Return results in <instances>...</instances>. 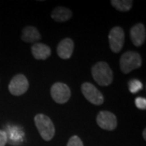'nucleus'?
Masks as SVG:
<instances>
[{
    "label": "nucleus",
    "mask_w": 146,
    "mask_h": 146,
    "mask_svg": "<svg viewBox=\"0 0 146 146\" xmlns=\"http://www.w3.org/2000/svg\"><path fill=\"white\" fill-rule=\"evenodd\" d=\"M92 76L94 80L101 86H108L113 81V72L106 62H98L92 68Z\"/></svg>",
    "instance_id": "1"
},
{
    "label": "nucleus",
    "mask_w": 146,
    "mask_h": 146,
    "mask_svg": "<svg viewBox=\"0 0 146 146\" xmlns=\"http://www.w3.org/2000/svg\"><path fill=\"white\" fill-rule=\"evenodd\" d=\"M34 123L36 129L44 141L52 140L55 134V127L50 117L44 114H37L34 117Z\"/></svg>",
    "instance_id": "2"
},
{
    "label": "nucleus",
    "mask_w": 146,
    "mask_h": 146,
    "mask_svg": "<svg viewBox=\"0 0 146 146\" xmlns=\"http://www.w3.org/2000/svg\"><path fill=\"white\" fill-rule=\"evenodd\" d=\"M142 64L140 54L135 51H127L122 54L120 58L119 65L121 72L124 74L130 73L131 71L139 68Z\"/></svg>",
    "instance_id": "3"
},
{
    "label": "nucleus",
    "mask_w": 146,
    "mask_h": 146,
    "mask_svg": "<svg viewBox=\"0 0 146 146\" xmlns=\"http://www.w3.org/2000/svg\"><path fill=\"white\" fill-rule=\"evenodd\" d=\"M50 95L56 103L64 104L71 98V89L66 84L56 82L50 88Z\"/></svg>",
    "instance_id": "4"
},
{
    "label": "nucleus",
    "mask_w": 146,
    "mask_h": 146,
    "mask_svg": "<svg viewBox=\"0 0 146 146\" xmlns=\"http://www.w3.org/2000/svg\"><path fill=\"white\" fill-rule=\"evenodd\" d=\"M29 87V80L23 74H17L11 80L8 89L14 96H21L28 91Z\"/></svg>",
    "instance_id": "5"
},
{
    "label": "nucleus",
    "mask_w": 146,
    "mask_h": 146,
    "mask_svg": "<svg viewBox=\"0 0 146 146\" xmlns=\"http://www.w3.org/2000/svg\"><path fill=\"white\" fill-rule=\"evenodd\" d=\"M81 92L84 97L89 101L90 103L100 106L104 102V96L93 84L85 82L81 85Z\"/></svg>",
    "instance_id": "6"
},
{
    "label": "nucleus",
    "mask_w": 146,
    "mask_h": 146,
    "mask_svg": "<svg viewBox=\"0 0 146 146\" xmlns=\"http://www.w3.org/2000/svg\"><path fill=\"white\" fill-rule=\"evenodd\" d=\"M109 44L110 50L114 53H119L124 45V32L121 27H114L109 33Z\"/></svg>",
    "instance_id": "7"
},
{
    "label": "nucleus",
    "mask_w": 146,
    "mask_h": 146,
    "mask_svg": "<svg viewBox=\"0 0 146 146\" xmlns=\"http://www.w3.org/2000/svg\"><path fill=\"white\" fill-rule=\"evenodd\" d=\"M97 123L102 129L106 131H113L118 125L117 118L112 112L103 110L99 112L97 116Z\"/></svg>",
    "instance_id": "8"
},
{
    "label": "nucleus",
    "mask_w": 146,
    "mask_h": 146,
    "mask_svg": "<svg viewBox=\"0 0 146 146\" xmlns=\"http://www.w3.org/2000/svg\"><path fill=\"white\" fill-rule=\"evenodd\" d=\"M6 132L7 143L13 145H19L24 141L25 133L21 127L17 126H8L6 127V130H3Z\"/></svg>",
    "instance_id": "9"
},
{
    "label": "nucleus",
    "mask_w": 146,
    "mask_h": 146,
    "mask_svg": "<svg viewBox=\"0 0 146 146\" xmlns=\"http://www.w3.org/2000/svg\"><path fill=\"white\" fill-rule=\"evenodd\" d=\"M130 37L131 42L136 47L142 46L146 38L145 27L143 24L138 23L130 29Z\"/></svg>",
    "instance_id": "10"
},
{
    "label": "nucleus",
    "mask_w": 146,
    "mask_h": 146,
    "mask_svg": "<svg viewBox=\"0 0 146 146\" xmlns=\"http://www.w3.org/2000/svg\"><path fill=\"white\" fill-rule=\"evenodd\" d=\"M74 50V42L71 38H64L58 43L57 54L58 57L63 59L70 58Z\"/></svg>",
    "instance_id": "11"
},
{
    "label": "nucleus",
    "mask_w": 146,
    "mask_h": 146,
    "mask_svg": "<svg viewBox=\"0 0 146 146\" xmlns=\"http://www.w3.org/2000/svg\"><path fill=\"white\" fill-rule=\"evenodd\" d=\"M31 51L33 57L37 60H46L51 54V50L50 46L39 42L33 45Z\"/></svg>",
    "instance_id": "12"
},
{
    "label": "nucleus",
    "mask_w": 146,
    "mask_h": 146,
    "mask_svg": "<svg viewBox=\"0 0 146 146\" xmlns=\"http://www.w3.org/2000/svg\"><path fill=\"white\" fill-rule=\"evenodd\" d=\"M42 38L41 34L37 30L36 27L34 26H26L23 29L21 39L22 41L28 43L38 42Z\"/></svg>",
    "instance_id": "13"
},
{
    "label": "nucleus",
    "mask_w": 146,
    "mask_h": 146,
    "mask_svg": "<svg viewBox=\"0 0 146 146\" xmlns=\"http://www.w3.org/2000/svg\"><path fill=\"white\" fill-rule=\"evenodd\" d=\"M72 16V12L70 9L63 7H58L51 12V18L57 22H65L69 21Z\"/></svg>",
    "instance_id": "14"
},
{
    "label": "nucleus",
    "mask_w": 146,
    "mask_h": 146,
    "mask_svg": "<svg viewBox=\"0 0 146 146\" xmlns=\"http://www.w3.org/2000/svg\"><path fill=\"white\" fill-rule=\"evenodd\" d=\"M112 6L119 11H128L133 5V1L131 0H112Z\"/></svg>",
    "instance_id": "15"
},
{
    "label": "nucleus",
    "mask_w": 146,
    "mask_h": 146,
    "mask_svg": "<svg viewBox=\"0 0 146 146\" xmlns=\"http://www.w3.org/2000/svg\"><path fill=\"white\" fill-rule=\"evenodd\" d=\"M128 88L131 94H136L143 89V84L138 80H131L128 82Z\"/></svg>",
    "instance_id": "16"
},
{
    "label": "nucleus",
    "mask_w": 146,
    "mask_h": 146,
    "mask_svg": "<svg viewBox=\"0 0 146 146\" xmlns=\"http://www.w3.org/2000/svg\"><path fill=\"white\" fill-rule=\"evenodd\" d=\"M67 146H84V144L78 136H73L69 139Z\"/></svg>",
    "instance_id": "17"
},
{
    "label": "nucleus",
    "mask_w": 146,
    "mask_h": 146,
    "mask_svg": "<svg viewBox=\"0 0 146 146\" xmlns=\"http://www.w3.org/2000/svg\"><path fill=\"white\" fill-rule=\"evenodd\" d=\"M135 104L136 107L140 110H145L146 109V99L145 98H141L138 97L135 99Z\"/></svg>",
    "instance_id": "18"
},
{
    "label": "nucleus",
    "mask_w": 146,
    "mask_h": 146,
    "mask_svg": "<svg viewBox=\"0 0 146 146\" xmlns=\"http://www.w3.org/2000/svg\"><path fill=\"white\" fill-rule=\"evenodd\" d=\"M7 143V138L6 132L3 130H0V146H5Z\"/></svg>",
    "instance_id": "19"
},
{
    "label": "nucleus",
    "mask_w": 146,
    "mask_h": 146,
    "mask_svg": "<svg viewBox=\"0 0 146 146\" xmlns=\"http://www.w3.org/2000/svg\"><path fill=\"white\" fill-rule=\"evenodd\" d=\"M142 136H143V137H144V139H145V140H146V129L145 128V129H144V131H143Z\"/></svg>",
    "instance_id": "20"
}]
</instances>
